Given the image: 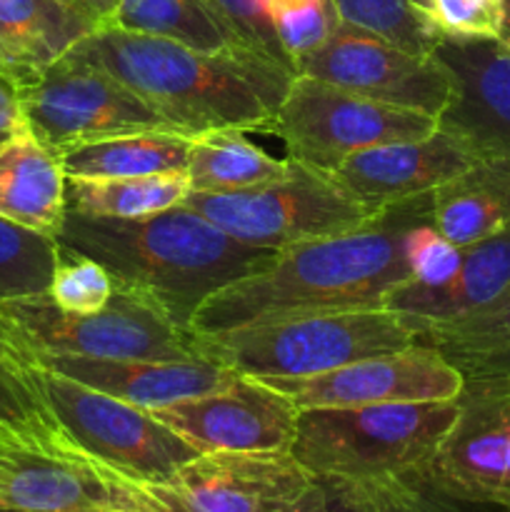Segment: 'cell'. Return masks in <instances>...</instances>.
Here are the masks:
<instances>
[{
	"mask_svg": "<svg viewBox=\"0 0 510 512\" xmlns=\"http://www.w3.org/2000/svg\"><path fill=\"white\" fill-rule=\"evenodd\" d=\"M190 195L188 173L143 175V178H68V210L90 218L135 220L183 205Z\"/></svg>",
	"mask_w": 510,
	"mask_h": 512,
	"instance_id": "30",
	"label": "cell"
},
{
	"mask_svg": "<svg viewBox=\"0 0 510 512\" xmlns=\"http://www.w3.org/2000/svg\"><path fill=\"white\" fill-rule=\"evenodd\" d=\"M433 225L458 248L490 238L510 223V158H478L430 193Z\"/></svg>",
	"mask_w": 510,
	"mask_h": 512,
	"instance_id": "22",
	"label": "cell"
},
{
	"mask_svg": "<svg viewBox=\"0 0 510 512\" xmlns=\"http://www.w3.org/2000/svg\"><path fill=\"white\" fill-rule=\"evenodd\" d=\"M298 410L458 400L465 375L423 343L373 355L310 378H260Z\"/></svg>",
	"mask_w": 510,
	"mask_h": 512,
	"instance_id": "15",
	"label": "cell"
},
{
	"mask_svg": "<svg viewBox=\"0 0 510 512\" xmlns=\"http://www.w3.org/2000/svg\"><path fill=\"white\" fill-rule=\"evenodd\" d=\"M88 13L60 0H0V30L33 73L68 53L90 30Z\"/></svg>",
	"mask_w": 510,
	"mask_h": 512,
	"instance_id": "29",
	"label": "cell"
},
{
	"mask_svg": "<svg viewBox=\"0 0 510 512\" xmlns=\"http://www.w3.org/2000/svg\"><path fill=\"white\" fill-rule=\"evenodd\" d=\"M60 3H65V5H73V8H80V3H78V0H60ZM80 10H83V8H80ZM83 13H85V10H83Z\"/></svg>",
	"mask_w": 510,
	"mask_h": 512,
	"instance_id": "41",
	"label": "cell"
},
{
	"mask_svg": "<svg viewBox=\"0 0 510 512\" xmlns=\"http://www.w3.org/2000/svg\"><path fill=\"white\" fill-rule=\"evenodd\" d=\"M408 345H415V330L385 308L300 315L198 335L200 358L253 378H310Z\"/></svg>",
	"mask_w": 510,
	"mask_h": 512,
	"instance_id": "5",
	"label": "cell"
},
{
	"mask_svg": "<svg viewBox=\"0 0 510 512\" xmlns=\"http://www.w3.org/2000/svg\"><path fill=\"white\" fill-rule=\"evenodd\" d=\"M0 512H25V510H0Z\"/></svg>",
	"mask_w": 510,
	"mask_h": 512,
	"instance_id": "43",
	"label": "cell"
},
{
	"mask_svg": "<svg viewBox=\"0 0 510 512\" xmlns=\"http://www.w3.org/2000/svg\"><path fill=\"white\" fill-rule=\"evenodd\" d=\"M510 285V223L490 238L463 250V263L440 285L405 280L385 298L383 308L400 315L413 330L465 318L493 303Z\"/></svg>",
	"mask_w": 510,
	"mask_h": 512,
	"instance_id": "20",
	"label": "cell"
},
{
	"mask_svg": "<svg viewBox=\"0 0 510 512\" xmlns=\"http://www.w3.org/2000/svg\"><path fill=\"white\" fill-rule=\"evenodd\" d=\"M245 133L248 130L223 128L193 135L185 168L190 193H228L253 188L288 173V158H270Z\"/></svg>",
	"mask_w": 510,
	"mask_h": 512,
	"instance_id": "28",
	"label": "cell"
},
{
	"mask_svg": "<svg viewBox=\"0 0 510 512\" xmlns=\"http://www.w3.org/2000/svg\"><path fill=\"white\" fill-rule=\"evenodd\" d=\"M115 293V283L98 260L58 243L48 298L63 313L90 315L103 310Z\"/></svg>",
	"mask_w": 510,
	"mask_h": 512,
	"instance_id": "34",
	"label": "cell"
},
{
	"mask_svg": "<svg viewBox=\"0 0 510 512\" xmlns=\"http://www.w3.org/2000/svg\"><path fill=\"white\" fill-rule=\"evenodd\" d=\"M43 395L70 443L140 483H163L198 450L150 410L40 368Z\"/></svg>",
	"mask_w": 510,
	"mask_h": 512,
	"instance_id": "10",
	"label": "cell"
},
{
	"mask_svg": "<svg viewBox=\"0 0 510 512\" xmlns=\"http://www.w3.org/2000/svg\"><path fill=\"white\" fill-rule=\"evenodd\" d=\"M0 73L8 75V78H13L20 88H23L25 83H30V80L38 75V73H33V70H30L23 60H20V55L15 53L13 43H10L8 35H5L3 30H0Z\"/></svg>",
	"mask_w": 510,
	"mask_h": 512,
	"instance_id": "38",
	"label": "cell"
},
{
	"mask_svg": "<svg viewBox=\"0 0 510 512\" xmlns=\"http://www.w3.org/2000/svg\"><path fill=\"white\" fill-rule=\"evenodd\" d=\"M150 413L198 453H255L290 450L300 410L260 378L240 373L225 388Z\"/></svg>",
	"mask_w": 510,
	"mask_h": 512,
	"instance_id": "16",
	"label": "cell"
},
{
	"mask_svg": "<svg viewBox=\"0 0 510 512\" xmlns=\"http://www.w3.org/2000/svg\"><path fill=\"white\" fill-rule=\"evenodd\" d=\"M0 438H13V435H8L3 428H0Z\"/></svg>",
	"mask_w": 510,
	"mask_h": 512,
	"instance_id": "42",
	"label": "cell"
},
{
	"mask_svg": "<svg viewBox=\"0 0 510 512\" xmlns=\"http://www.w3.org/2000/svg\"><path fill=\"white\" fill-rule=\"evenodd\" d=\"M295 70L355 95L420 110L433 118H440L453 95L448 73L433 55H413L343 20L320 48L295 63Z\"/></svg>",
	"mask_w": 510,
	"mask_h": 512,
	"instance_id": "13",
	"label": "cell"
},
{
	"mask_svg": "<svg viewBox=\"0 0 510 512\" xmlns=\"http://www.w3.org/2000/svg\"><path fill=\"white\" fill-rule=\"evenodd\" d=\"M78 3L100 28V25H108V20L113 18V10L118 5V0H78Z\"/></svg>",
	"mask_w": 510,
	"mask_h": 512,
	"instance_id": "39",
	"label": "cell"
},
{
	"mask_svg": "<svg viewBox=\"0 0 510 512\" xmlns=\"http://www.w3.org/2000/svg\"><path fill=\"white\" fill-rule=\"evenodd\" d=\"M458 415V400L300 410L293 458L315 478L370 480L425 470Z\"/></svg>",
	"mask_w": 510,
	"mask_h": 512,
	"instance_id": "4",
	"label": "cell"
},
{
	"mask_svg": "<svg viewBox=\"0 0 510 512\" xmlns=\"http://www.w3.org/2000/svg\"><path fill=\"white\" fill-rule=\"evenodd\" d=\"M430 18L440 38L498 40L503 28V0H428Z\"/></svg>",
	"mask_w": 510,
	"mask_h": 512,
	"instance_id": "35",
	"label": "cell"
},
{
	"mask_svg": "<svg viewBox=\"0 0 510 512\" xmlns=\"http://www.w3.org/2000/svg\"><path fill=\"white\" fill-rule=\"evenodd\" d=\"M260 5L293 65L320 48L340 23L333 0H260Z\"/></svg>",
	"mask_w": 510,
	"mask_h": 512,
	"instance_id": "33",
	"label": "cell"
},
{
	"mask_svg": "<svg viewBox=\"0 0 510 512\" xmlns=\"http://www.w3.org/2000/svg\"><path fill=\"white\" fill-rule=\"evenodd\" d=\"M415 343L438 350L465 378L510 375V285L465 318L420 325Z\"/></svg>",
	"mask_w": 510,
	"mask_h": 512,
	"instance_id": "23",
	"label": "cell"
},
{
	"mask_svg": "<svg viewBox=\"0 0 510 512\" xmlns=\"http://www.w3.org/2000/svg\"><path fill=\"white\" fill-rule=\"evenodd\" d=\"M58 240L0 218V303L48 295Z\"/></svg>",
	"mask_w": 510,
	"mask_h": 512,
	"instance_id": "32",
	"label": "cell"
},
{
	"mask_svg": "<svg viewBox=\"0 0 510 512\" xmlns=\"http://www.w3.org/2000/svg\"><path fill=\"white\" fill-rule=\"evenodd\" d=\"M435 230L430 193L380 210L363 228L280 250L273 265L218 290L190 320L218 335L285 318L383 308L413 280L420 245Z\"/></svg>",
	"mask_w": 510,
	"mask_h": 512,
	"instance_id": "1",
	"label": "cell"
},
{
	"mask_svg": "<svg viewBox=\"0 0 510 512\" xmlns=\"http://www.w3.org/2000/svg\"><path fill=\"white\" fill-rule=\"evenodd\" d=\"M15 338L33 355L135 360H203L198 335L175 325L153 300L128 288H115L103 310L70 315L48 295L0 303Z\"/></svg>",
	"mask_w": 510,
	"mask_h": 512,
	"instance_id": "6",
	"label": "cell"
},
{
	"mask_svg": "<svg viewBox=\"0 0 510 512\" xmlns=\"http://www.w3.org/2000/svg\"><path fill=\"white\" fill-rule=\"evenodd\" d=\"M25 130H28V123H25L23 100H20V85L0 73V145Z\"/></svg>",
	"mask_w": 510,
	"mask_h": 512,
	"instance_id": "37",
	"label": "cell"
},
{
	"mask_svg": "<svg viewBox=\"0 0 510 512\" xmlns=\"http://www.w3.org/2000/svg\"><path fill=\"white\" fill-rule=\"evenodd\" d=\"M55 240L98 260L115 288L145 295L185 330L210 295L260 273L280 253L230 238L188 205L135 220L68 210Z\"/></svg>",
	"mask_w": 510,
	"mask_h": 512,
	"instance_id": "3",
	"label": "cell"
},
{
	"mask_svg": "<svg viewBox=\"0 0 510 512\" xmlns=\"http://www.w3.org/2000/svg\"><path fill=\"white\" fill-rule=\"evenodd\" d=\"M323 503L313 512H508L445 493L428 470L370 480L320 478Z\"/></svg>",
	"mask_w": 510,
	"mask_h": 512,
	"instance_id": "26",
	"label": "cell"
},
{
	"mask_svg": "<svg viewBox=\"0 0 510 512\" xmlns=\"http://www.w3.org/2000/svg\"><path fill=\"white\" fill-rule=\"evenodd\" d=\"M193 135L135 133L85 143L60 155L65 178H143L183 173Z\"/></svg>",
	"mask_w": 510,
	"mask_h": 512,
	"instance_id": "27",
	"label": "cell"
},
{
	"mask_svg": "<svg viewBox=\"0 0 510 512\" xmlns=\"http://www.w3.org/2000/svg\"><path fill=\"white\" fill-rule=\"evenodd\" d=\"M210 5L228 20L230 28L243 40V45H248L250 50L260 53L263 58L275 60V63L285 65V68L295 73L293 60L280 48L278 38H275L268 18H265V10L260 5V0H210Z\"/></svg>",
	"mask_w": 510,
	"mask_h": 512,
	"instance_id": "36",
	"label": "cell"
},
{
	"mask_svg": "<svg viewBox=\"0 0 510 512\" xmlns=\"http://www.w3.org/2000/svg\"><path fill=\"white\" fill-rule=\"evenodd\" d=\"M508 512H510V510H508Z\"/></svg>",
	"mask_w": 510,
	"mask_h": 512,
	"instance_id": "44",
	"label": "cell"
},
{
	"mask_svg": "<svg viewBox=\"0 0 510 512\" xmlns=\"http://www.w3.org/2000/svg\"><path fill=\"white\" fill-rule=\"evenodd\" d=\"M0 428L15 440L75 448L55 420L40 385V365L0 315Z\"/></svg>",
	"mask_w": 510,
	"mask_h": 512,
	"instance_id": "24",
	"label": "cell"
},
{
	"mask_svg": "<svg viewBox=\"0 0 510 512\" xmlns=\"http://www.w3.org/2000/svg\"><path fill=\"white\" fill-rule=\"evenodd\" d=\"M63 163L30 130L0 145V218L48 238H58L65 203Z\"/></svg>",
	"mask_w": 510,
	"mask_h": 512,
	"instance_id": "21",
	"label": "cell"
},
{
	"mask_svg": "<svg viewBox=\"0 0 510 512\" xmlns=\"http://www.w3.org/2000/svg\"><path fill=\"white\" fill-rule=\"evenodd\" d=\"M433 58L453 95L438 128L458 135L478 158H510V48L500 40L443 38Z\"/></svg>",
	"mask_w": 510,
	"mask_h": 512,
	"instance_id": "17",
	"label": "cell"
},
{
	"mask_svg": "<svg viewBox=\"0 0 510 512\" xmlns=\"http://www.w3.org/2000/svg\"><path fill=\"white\" fill-rule=\"evenodd\" d=\"M498 40L510 48V0H503V28H500Z\"/></svg>",
	"mask_w": 510,
	"mask_h": 512,
	"instance_id": "40",
	"label": "cell"
},
{
	"mask_svg": "<svg viewBox=\"0 0 510 512\" xmlns=\"http://www.w3.org/2000/svg\"><path fill=\"white\" fill-rule=\"evenodd\" d=\"M108 25L173 40L210 55L248 48L210 0H118Z\"/></svg>",
	"mask_w": 510,
	"mask_h": 512,
	"instance_id": "25",
	"label": "cell"
},
{
	"mask_svg": "<svg viewBox=\"0 0 510 512\" xmlns=\"http://www.w3.org/2000/svg\"><path fill=\"white\" fill-rule=\"evenodd\" d=\"M288 163L283 178L228 193H190L183 205L230 238L270 250L348 233L375 218L330 173L295 160Z\"/></svg>",
	"mask_w": 510,
	"mask_h": 512,
	"instance_id": "7",
	"label": "cell"
},
{
	"mask_svg": "<svg viewBox=\"0 0 510 512\" xmlns=\"http://www.w3.org/2000/svg\"><path fill=\"white\" fill-rule=\"evenodd\" d=\"M70 50L108 70L188 135L223 128L265 133L295 78L248 48L210 55L113 25L90 30Z\"/></svg>",
	"mask_w": 510,
	"mask_h": 512,
	"instance_id": "2",
	"label": "cell"
},
{
	"mask_svg": "<svg viewBox=\"0 0 510 512\" xmlns=\"http://www.w3.org/2000/svg\"><path fill=\"white\" fill-rule=\"evenodd\" d=\"M20 100L28 130L58 158L78 145L120 135L183 133L128 85L73 50L25 83Z\"/></svg>",
	"mask_w": 510,
	"mask_h": 512,
	"instance_id": "9",
	"label": "cell"
},
{
	"mask_svg": "<svg viewBox=\"0 0 510 512\" xmlns=\"http://www.w3.org/2000/svg\"><path fill=\"white\" fill-rule=\"evenodd\" d=\"M478 160L465 140L438 128L420 140L383 143L353 153L333 180L370 215L418 195L433 193Z\"/></svg>",
	"mask_w": 510,
	"mask_h": 512,
	"instance_id": "18",
	"label": "cell"
},
{
	"mask_svg": "<svg viewBox=\"0 0 510 512\" xmlns=\"http://www.w3.org/2000/svg\"><path fill=\"white\" fill-rule=\"evenodd\" d=\"M428 475L460 500L510 510V375L465 378Z\"/></svg>",
	"mask_w": 510,
	"mask_h": 512,
	"instance_id": "14",
	"label": "cell"
},
{
	"mask_svg": "<svg viewBox=\"0 0 510 512\" xmlns=\"http://www.w3.org/2000/svg\"><path fill=\"white\" fill-rule=\"evenodd\" d=\"M438 130V118L295 75L265 133L283 140L288 160L333 173L353 153L383 143L420 140Z\"/></svg>",
	"mask_w": 510,
	"mask_h": 512,
	"instance_id": "8",
	"label": "cell"
},
{
	"mask_svg": "<svg viewBox=\"0 0 510 512\" xmlns=\"http://www.w3.org/2000/svg\"><path fill=\"white\" fill-rule=\"evenodd\" d=\"M170 512H313L323 483L290 450L200 453L163 483H145Z\"/></svg>",
	"mask_w": 510,
	"mask_h": 512,
	"instance_id": "11",
	"label": "cell"
},
{
	"mask_svg": "<svg viewBox=\"0 0 510 512\" xmlns=\"http://www.w3.org/2000/svg\"><path fill=\"white\" fill-rule=\"evenodd\" d=\"M343 23L390 40L413 55H433L440 38L428 0H333Z\"/></svg>",
	"mask_w": 510,
	"mask_h": 512,
	"instance_id": "31",
	"label": "cell"
},
{
	"mask_svg": "<svg viewBox=\"0 0 510 512\" xmlns=\"http://www.w3.org/2000/svg\"><path fill=\"white\" fill-rule=\"evenodd\" d=\"M0 510L170 512L140 480L78 448L0 438Z\"/></svg>",
	"mask_w": 510,
	"mask_h": 512,
	"instance_id": "12",
	"label": "cell"
},
{
	"mask_svg": "<svg viewBox=\"0 0 510 512\" xmlns=\"http://www.w3.org/2000/svg\"><path fill=\"white\" fill-rule=\"evenodd\" d=\"M30 358L43 370L65 375L75 383H83L143 410H158L180 400L213 393L240 375L238 370L225 368L213 360L78 358V355L33 353Z\"/></svg>",
	"mask_w": 510,
	"mask_h": 512,
	"instance_id": "19",
	"label": "cell"
}]
</instances>
